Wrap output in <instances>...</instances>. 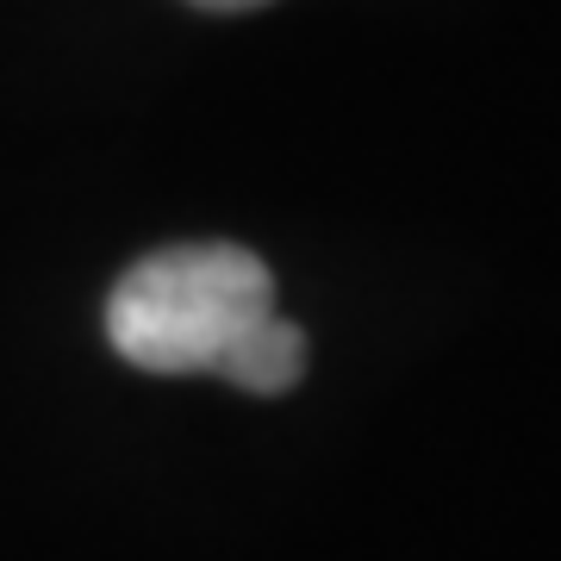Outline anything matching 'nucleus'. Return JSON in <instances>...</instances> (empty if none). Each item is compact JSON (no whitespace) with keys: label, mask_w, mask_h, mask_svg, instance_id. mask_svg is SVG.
Masks as SVG:
<instances>
[{"label":"nucleus","mask_w":561,"mask_h":561,"mask_svg":"<svg viewBox=\"0 0 561 561\" xmlns=\"http://www.w3.org/2000/svg\"><path fill=\"white\" fill-rule=\"evenodd\" d=\"M268 312H275V280L256 250L175 243L119 275L113 300H106V337L131 368L206 375Z\"/></svg>","instance_id":"obj_1"},{"label":"nucleus","mask_w":561,"mask_h":561,"mask_svg":"<svg viewBox=\"0 0 561 561\" xmlns=\"http://www.w3.org/2000/svg\"><path fill=\"white\" fill-rule=\"evenodd\" d=\"M300 368H306L300 324H287V319L268 312V319H256L231 350H225V362L213 375H225V381L243 387V393H287V387L300 381Z\"/></svg>","instance_id":"obj_2"},{"label":"nucleus","mask_w":561,"mask_h":561,"mask_svg":"<svg viewBox=\"0 0 561 561\" xmlns=\"http://www.w3.org/2000/svg\"><path fill=\"white\" fill-rule=\"evenodd\" d=\"M201 13H250V7H268V0H187Z\"/></svg>","instance_id":"obj_3"}]
</instances>
